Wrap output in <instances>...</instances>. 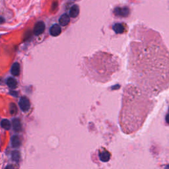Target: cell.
Masks as SVG:
<instances>
[{
	"label": "cell",
	"instance_id": "cell-1",
	"mask_svg": "<svg viewBox=\"0 0 169 169\" xmlns=\"http://www.w3.org/2000/svg\"><path fill=\"white\" fill-rule=\"evenodd\" d=\"M114 13L115 15L118 16V17H128L129 14V9L127 7H123V8L118 7V8L114 9Z\"/></svg>",
	"mask_w": 169,
	"mask_h": 169
},
{
	"label": "cell",
	"instance_id": "cell-2",
	"mask_svg": "<svg viewBox=\"0 0 169 169\" xmlns=\"http://www.w3.org/2000/svg\"><path fill=\"white\" fill-rule=\"evenodd\" d=\"M18 105H19L21 109L23 112H27V111L29 110L30 106H31L29 100L25 96H23L20 99Z\"/></svg>",
	"mask_w": 169,
	"mask_h": 169
},
{
	"label": "cell",
	"instance_id": "cell-3",
	"mask_svg": "<svg viewBox=\"0 0 169 169\" xmlns=\"http://www.w3.org/2000/svg\"><path fill=\"white\" fill-rule=\"evenodd\" d=\"M45 30V24L42 21L37 22L34 27V34L35 35H40L42 34Z\"/></svg>",
	"mask_w": 169,
	"mask_h": 169
},
{
	"label": "cell",
	"instance_id": "cell-4",
	"mask_svg": "<svg viewBox=\"0 0 169 169\" xmlns=\"http://www.w3.org/2000/svg\"><path fill=\"white\" fill-rule=\"evenodd\" d=\"M62 32L61 27L59 25L55 24L51 27L50 29V33L53 36H59Z\"/></svg>",
	"mask_w": 169,
	"mask_h": 169
},
{
	"label": "cell",
	"instance_id": "cell-5",
	"mask_svg": "<svg viewBox=\"0 0 169 169\" xmlns=\"http://www.w3.org/2000/svg\"><path fill=\"white\" fill-rule=\"evenodd\" d=\"M70 22V17L68 14H63L59 19V23L62 26H66Z\"/></svg>",
	"mask_w": 169,
	"mask_h": 169
},
{
	"label": "cell",
	"instance_id": "cell-6",
	"mask_svg": "<svg viewBox=\"0 0 169 169\" xmlns=\"http://www.w3.org/2000/svg\"><path fill=\"white\" fill-rule=\"evenodd\" d=\"M79 6L77 5H74L70 9L69 15L72 18H75L79 15Z\"/></svg>",
	"mask_w": 169,
	"mask_h": 169
},
{
	"label": "cell",
	"instance_id": "cell-7",
	"mask_svg": "<svg viewBox=\"0 0 169 169\" xmlns=\"http://www.w3.org/2000/svg\"><path fill=\"white\" fill-rule=\"evenodd\" d=\"M11 74L14 76H18L20 73V65L17 62L14 63L12 65L11 69Z\"/></svg>",
	"mask_w": 169,
	"mask_h": 169
},
{
	"label": "cell",
	"instance_id": "cell-8",
	"mask_svg": "<svg viewBox=\"0 0 169 169\" xmlns=\"http://www.w3.org/2000/svg\"><path fill=\"white\" fill-rule=\"evenodd\" d=\"M113 30L115 31L116 33L122 34L124 32L125 29L124 25L121 23H116L113 26Z\"/></svg>",
	"mask_w": 169,
	"mask_h": 169
},
{
	"label": "cell",
	"instance_id": "cell-9",
	"mask_svg": "<svg viewBox=\"0 0 169 169\" xmlns=\"http://www.w3.org/2000/svg\"><path fill=\"white\" fill-rule=\"evenodd\" d=\"M7 85L11 89H15L17 87V81L13 77H9L7 80Z\"/></svg>",
	"mask_w": 169,
	"mask_h": 169
},
{
	"label": "cell",
	"instance_id": "cell-10",
	"mask_svg": "<svg viewBox=\"0 0 169 169\" xmlns=\"http://www.w3.org/2000/svg\"><path fill=\"white\" fill-rule=\"evenodd\" d=\"M13 128L15 131H20L21 129V124L20 120L18 119H13Z\"/></svg>",
	"mask_w": 169,
	"mask_h": 169
},
{
	"label": "cell",
	"instance_id": "cell-11",
	"mask_svg": "<svg viewBox=\"0 0 169 169\" xmlns=\"http://www.w3.org/2000/svg\"><path fill=\"white\" fill-rule=\"evenodd\" d=\"M99 157H100V159L102 161L107 162L110 160V155L108 151H104L99 154Z\"/></svg>",
	"mask_w": 169,
	"mask_h": 169
},
{
	"label": "cell",
	"instance_id": "cell-12",
	"mask_svg": "<svg viewBox=\"0 0 169 169\" xmlns=\"http://www.w3.org/2000/svg\"><path fill=\"white\" fill-rule=\"evenodd\" d=\"M21 145V140L19 138L17 135H14L13 137L11 138V145L13 147L17 148L20 146Z\"/></svg>",
	"mask_w": 169,
	"mask_h": 169
},
{
	"label": "cell",
	"instance_id": "cell-13",
	"mask_svg": "<svg viewBox=\"0 0 169 169\" xmlns=\"http://www.w3.org/2000/svg\"><path fill=\"white\" fill-rule=\"evenodd\" d=\"M1 126L3 129H6V130H9L11 128V123L9 120L7 119H3L1 120Z\"/></svg>",
	"mask_w": 169,
	"mask_h": 169
},
{
	"label": "cell",
	"instance_id": "cell-14",
	"mask_svg": "<svg viewBox=\"0 0 169 169\" xmlns=\"http://www.w3.org/2000/svg\"><path fill=\"white\" fill-rule=\"evenodd\" d=\"M12 159L14 161H18L20 159L19 152L17 151H14L12 152Z\"/></svg>",
	"mask_w": 169,
	"mask_h": 169
},
{
	"label": "cell",
	"instance_id": "cell-15",
	"mask_svg": "<svg viewBox=\"0 0 169 169\" xmlns=\"http://www.w3.org/2000/svg\"><path fill=\"white\" fill-rule=\"evenodd\" d=\"M11 107H10V112L12 114H15V113L17 112V107H16L15 104H11Z\"/></svg>",
	"mask_w": 169,
	"mask_h": 169
},
{
	"label": "cell",
	"instance_id": "cell-16",
	"mask_svg": "<svg viewBox=\"0 0 169 169\" xmlns=\"http://www.w3.org/2000/svg\"><path fill=\"white\" fill-rule=\"evenodd\" d=\"M4 22H5L4 18L2 17H0V24H2V23H3Z\"/></svg>",
	"mask_w": 169,
	"mask_h": 169
},
{
	"label": "cell",
	"instance_id": "cell-17",
	"mask_svg": "<svg viewBox=\"0 0 169 169\" xmlns=\"http://www.w3.org/2000/svg\"><path fill=\"white\" fill-rule=\"evenodd\" d=\"M10 93L11 94H13V96H17V92H11Z\"/></svg>",
	"mask_w": 169,
	"mask_h": 169
},
{
	"label": "cell",
	"instance_id": "cell-18",
	"mask_svg": "<svg viewBox=\"0 0 169 169\" xmlns=\"http://www.w3.org/2000/svg\"><path fill=\"white\" fill-rule=\"evenodd\" d=\"M166 121L169 124V114L166 116Z\"/></svg>",
	"mask_w": 169,
	"mask_h": 169
}]
</instances>
